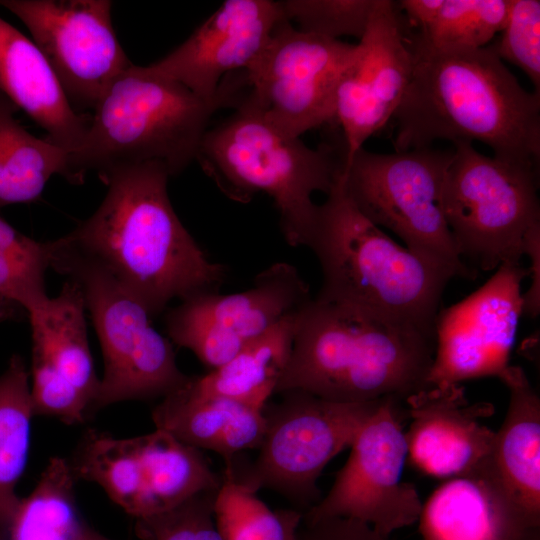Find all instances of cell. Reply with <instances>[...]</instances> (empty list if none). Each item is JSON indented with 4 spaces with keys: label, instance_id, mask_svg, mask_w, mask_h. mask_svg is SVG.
I'll list each match as a JSON object with an SVG mask.
<instances>
[{
    "label": "cell",
    "instance_id": "6da1fadb",
    "mask_svg": "<svg viewBox=\"0 0 540 540\" xmlns=\"http://www.w3.org/2000/svg\"><path fill=\"white\" fill-rule=\"evenodd\" d=\"M168 171L155 163L126 166L101 180L97 210L60 237L105 269L154 317L168 304L218 293L228 267L213 261L178 218L168 196Z\"/></svg>",
    "mask_w": 540,
    "mask_h": 540
},
{
    "label": "cell",
    "instance_id": "7a4b0ae2",
    "mask_svg": "<svg viewBox=\"0 0 540 540\" xmlns=\"http://www.w3.org/2000/svg\"><path fill=\"white\" fill-rule=\"evenodd\" d=\"M409 40L413 69L393 115L395 151L477 141L497 159L538 167L540 93L518 82L495 44L437 50L414 34Z\"/></svg>",
    "mask_w": 540,
    "mask_h": 540
},
{
    "label": "cell",
    "instance_id": "3957f363",
    "mask_svg": "<svg viewBox=\"0 0 540 540\" xmlns=\"http://www.w3.org/2000/svg\"><path fill=\"white\" fill-rule=\"evenodd\" d=\"M435 333L375 313L309 299L296 313L288 363L275 393L335 402L405 401L429 388Z\"/></svg>",
    "mask_w": 540,
    "mask_h": 540
},
{
    "label": "cell",
    "instance_id": "277c9868",
    "mask_svg": "<svg viewBox=\"0 0 540 540\" xmlns=\"http://www.w3.org/2000/svg\"><path fill=\"white\" fill-rule=\"evenodd\" d=\"M326 195L307 243L323 276L316 298L435 333L454 274L399 245L365 217L347 196L341 172Z\"/></svg>",
    "mask_w": 540,
    "mask_h": 540
},
{
    "label": "cell",
    "instance_id": "5b68a950",
    "mask_svg": "<svg viewBox=\"0 0 540 540\" xmlns=\"http://www.w3.org/2000/svg\"><path fill=\"white\" fill-rule=\"evenodd\" d=\"M221 107L132 63L93 109L81 146L69 154L67 181L80 184L89 171L102 179L146 163L179 174L196 160L209 120Z\"/></svg>",
    "mask_w": 540,
    "mask_h": 540
},
{
    "label": "cell",
    "instance_id": "8992f818",
    "mask_svg": "<svg viewBox=\"0 0 540 540\" xmlns=\"http://www.w3.org/2000/svg\"><path fill=\"white\" fill-rule=\"evenodd\" d=\"M343 159L327 146L314 149L300 137L283 134L244 107L208 128L196 157L230 199L246 203L258 193L272 198L281 232L292 247L307 246L319 205L313 195L331 190Z\"/></svg>",
    "mask_w": 540,
    "mask_h": 540
},
{
    "label": "cell",
    "instance_id": "52a82bcc",
    "mask_svg": "<svg viewBox=\"0 0 540 540\" xmlns=\"http://www.w3.org/2000/svg\"><path fill=\"white\" fill-rule=\"evenodd\" d=\"M49 246L50 267L79 287L102 349L104 374L91 415L121 401L163 398L182 386L189 376L147 310L105 269L60 238Z\"/></svg>",
    "mask_w": 540,
    "mask_h": 540
},
{
    "label": "cell",
    "instance_id": "ba28073f",
    "mask_svg": "<svg viewBox=\"0 0 540 540\" xmlns=\"http://www.w3.org/2000/svg\"><path fill=\"white\" fill-rule=\"evenodd\" d=\"M454 149L431 147L375 153L358 150L343 162V188L358 210L405 247L455 277H474L461 259L443 209L447 169Z\"/></svg>",
    "mask_w": 540,
    "mask_h": 540
},
{
    "label": "cell",
    "instance_id": "9c48e42d",
    "mask_svg": "<svg viewBox=\"0 0 540 540\" xmlns=\"http://www.w3.org/2000/svg\"><path fill=\"white\" fill-rule=\"evenodd\" d=\"M443 191L444 215L461 259L481 270L519 265L528 230L540 223L536 167L453 144Z\"/></svg>",
    "mask_w": 540,
    "mask_h": 540
},
{
    "label": "cell",
    "instance_id": "30bf717a",
    "mask_svg": "<svg viewBox=\"0 0 540 540\" xmlns=\"http://www.w3.org/2000/svg\"><path fill=\"white\" fill-rule=\"evenodd\" d=\"M356 44L309 34L283 19L259 57L237 79L224 81L235 90L231 106L259 114L278 131L301 137L335 120L339 81Z\"/></svg>",
    "mask_w": 540,
    "mask_h": 540
},
{
    "label": "cell",
    "instance_id": "8fae6325",
    "mask_svg": "<svg viewBox=\"0 0 540 540\" xmlns=\"http://www.w3.org/2000/svg\"><path fill=\"white\" fill-rule=\"evenodd\" d=\"M263 409L266 425L259 454L239 481L257 492L273 490L303 514L321 499L317 480L324 467L350 447L381 402H335L292 390ZM235 473V472H234Z\"/></svg>",
    "mask_w": 540,
    "mask_h": 540
},
{
    "label": "cell",
    "instance_id": "7c38bea8",
    "mask_svg": "<svg viewBox=\"0 0 540 540\" xmlns=\"http://www.w3.org/2000/svg\"><path fill=\"white\" fill-rule=\"evenodd\" d=\"M401 402L385 398L367 419L330 491L303 514L304 521L350 518L385 537L418 521L423 503L415 487L401 481L408 458Z\"/></svg>",
    "mask_w": 540,
    "mask_h": 540
},
{
    "label": "cell",
    "instance_id": "4fadbf2b",
    "mask_svg": "<svg viewBox=\"0 0 540 540\" xmlns=\"http://www.w3.org/2000/svg\"><path fill=\"white\" fill-rule=\"evenodd\" d=\"M30 31L73 107L94 109L132 63L112 25L109 0H0Z\"/></svg>",
    "mask_w": 540,
    "mask_h": 540
},
{
    "label": "cell",
    "instance_id": "5bb4252c",
    "mask_svg": "<svg viewBox=\"0 0 540 540\" xmlns=\"http://www.w3.org/2000/svg\"><path fill=\"white\" fill-rule=\"evenodd\" d=\"M311 299L309 285L293 265L276 262L250 288L181 301L165 315L168 338L192 351L211 370Z\"/></svg>",
    "mask_w": 540,
    "mask_h": 540
},
{
    "label": "cell",
    "instance_id": "9a60e30c",
    "mask_svg": "<svg viewBox=\"0 0 540 540\" xmlns=\"http://www.w3.org/2000/svg\"><path fill=\"white\" fill-rule=\"evenodd\" d=\"M526 276L520 264L500 265L475 292L439 310L429 387L503 373L523 314L521 282Z\"/></svg>",
    "mask_w": 540,
    "mask_h": 540
},
{
    "label": "cell",
    "instance_id": "2e32d148",
    "mask_svg": "<svg viewBox=\"0 0 540 540\" xmlns=\"http://www.w3.org/2000/svg\"><path fill=\"white\" fill-rule=\"evenodd\" d=\"M85 304L68 281L54 298L29 310L32 330L30 397L34 416L81 424L91 416L100 379L90 352Z\"/></svg>",
    "mask_w": 540,
    "mask_h": 540
},
{
    "label": "cell",
    "instance_id": "e0dca14e",
    "mask_svg": "<svg viewBox=\"0 0 540 540\" xmlns=\"http://www.w3.org/2000/svg\"><path fill=\"white\" fill-rule=\"evenodd\" d=\"M412 69L410 40L396 3L378 0L336 90L335 120L344 135V163L393 118Z\"/></svg>",
    "mask_w": 540,
    "mask_h": 540
},
{
    "label": "cell",
    "instance_id": "ac0fdd59",
    "mask_svg": "<svg viewBox=\"0 0 540 540\" xmlns=\"http://www.w3.org/2000/svg\"><path fill=\"white\" fill-rule=\"evenodd\" d=\"M283 19L281 2L227 0L182 44L144 67L154 75L183 85L204 101L225 107L219 93L222 80L246 70Z\"/></svg>",
    "mask_w": 540,
    "mask_h": 540
},
{
    "label": "cell",
    "instance_id": "d6986e66",
    "mask_svg": "<svg viewBox=\"0 0 540 540\" xmlns=\"http://www.w3.org/2000/svg\"><path fill=\"white\" fill-rule=\"evenodd\" d=\"M405 402L411 419L405 432L408 456L422 473L449 479L488 460L495 432L479 420L493 413L490 403L470 404L459 384L432 386Z\"/></svg>",
    "mask_w": 540,
    "mask_h": 540
},
{
    "label": "cell",
    "instance_id": "ffe728a7",
    "mask_svg": "<svg viewBox=\"0 0 540 540\" xmlns=\"http://www.w3.org/2000/svg\"><path fill=\"white\" fill-rule=\"evenodd\" d=\"M0 88L68 152L81 146L90 116L69 101L56 73L37 45L0 17Z\"/></svg>",
    "mask_w": 540,
    "mask_h": 540
},
{
    "label": "cell",
    "instance_id": "44dd1931",
    "mask_svg": "<svg viewBox=\"0 0 540 540\" xmlns=\"http://www.w3.org/2000/svg\"><path fill=\"white\" fill-rule=\"evenodd\" d=\"M423 540H518L533 529L494 480L487 461L449 478L422 505Z\"/></svg>",
    "mask_w": 540,
    "mask_h": 540
},
{
    "label": "cell",
    "instance_id": "7402d4cb",
    "mask_svg": "<svg viewBox=\"0 0 540 540\" xmlns=\"http://www.w3.org/2000/svg\"><path fill=\"white\" fill-rule=\"evenodd\" d=\"M498 378L510 399L487 466L525 521L540 528V398L519 366L509 365Z\"/></svg>",
    "mask_w": 540,
    "mask_h": 540
},
{
    "label": "cell",
    "instance_id": "603a6c76",
    "mask_svg": "<svg viewBox=\"0 0 540 540\" xmlns=\"http://www.w3.org/2000/svg\"><path fill=\"white\" fill-rule=\"evenodd\" d=\"M187 381L155 406L156 429L198 449L218 453L225 465L236 454L258 448L265 431L263 409L235 400L202 395Z\"/></svg>",
    "mask_w": 540,
    "mask_h": 540
},
{
    "label": "cell",
    "instance_id": "cb8c5ba5",
    "mask_svg": "<svg viewBox=\"0 0 540 540\" xmlns=\"http://www.w3.org/2000/svg\"><path fill=\"white\" fill-rule=\"evenodd\" d=\"M296 313L246 344L236 355L203 376H190L199 394L223 397L264 409L288 363Z\"/></svg>",
    "mask_w": 540,
    "mask_h": 540
},
{
    "label": "cell",
    "instance_id": "d4e9b609",
    "mask_svg": "<svg viewBox=\"0 0 540 540\" xmlns=\"http://www.w3.org/2000/svg\"><path fill=\"white\" fill-rule=\"evenodd\" d=\"M136 438L145 482L142 518L165 512L197 494L220 488L222 475L211 469L200 449L159 429Z\"/></svg>",
    "mask_w": 540,
    "mask_h": 540
},
{
    "label": "cell",
    "instance_id": "484cf974",
    "mask_svg": "<svg viewBox=\"0 0 540 540\" xmlns=\"http://www.w3.org/2000/svg\"><path fill=\"white\" fill-rule=\"evenodd\" d=\"M0 88V206L37 199L53 175L69 177V153L30 134Z\"/></svg>",
    "mask_w": 540,
    "mask_h": 540
},
{
    "label": "cell",
    "instance_id": "4316f807",
    "mask_svg": "<svg viewBox=\"0 0 540 540\" xmlns=\"http://www.w3.org/2000/svg\"><path fill=\"white\" fill-rule=\"evenodd\" d=\"M396 5L429 47L470 50L487 46L503 30L509 0H402Z\"/></svg>",
    "mask_w": 540,
    "mask_h": 540
},
{
    "label": "cell",
    "instance_id": "83f0119b",
    "mask_svg": "<svg viewBox=\"0 0 540 540\" xmlns=\"http://www.w3.org/2000/svg\"><path fill=\"white\" fill-rule=\"evenodd\" d=\"M33 417L30 375L14 355L0 374V540H7L20 501L15 488L27 464Z\"/></svg>",
    "mask_w": 540,
    "mask_h": 540
},
{
    "label": "cell",
    "instance_id": "f1b7e54d",
    "mask_svg": "<svg viewBox=\"0 0 540 540\" xmlns=\"http://www.w3.org/2000/svg\"><path fill=\"white\" fill-rule=\"evenodd\" d=\"M78 480L100 485L106 494L135 519L144 516L145 482L137 438H114L87 430L68 460Z\"/></svg>",
    "mask_w": 540,
    "mask_h": 540
},
{
    "label": "cell",
    "instance_id": "f546056e",
    "mask_svg": "<svg viewBox=\"0 0 540 540\" xmlns=\"http://www.w3.org/2000/svg\"><path fill=\"white\" fill-rule=\"evenodd\" d=\"M68 460L53 457L32 492L20 498L7 540H79L86 526Z\"/></svg>",
    "mask_w": 540,
    "mask_h": 540
},
{
    "label": "cell",
    "instance_id": "4dcf8cb0",
    "mask_svg": "<svg viewBox=\"0 0 540 540\" xmlns=\"http://www.w3.org/2000/svg\"><path fill=\"white\" fill-rule=\"evenodd\" d=\"M214 516L223 540H297L303 521L295 508L270 509L237 479L233 464L225 465Z\"/></svg>",
    "mask_w": 540,
    "mask_h": 540
},
{
    "label": "cell",
    "instance_id": "1f68e13d",
    "mask_svg": "<svg viewBox=\"0 0 540 540\" xmlns=\"http://www.w3.org/2000/svg\"><path fill=\"white\" fill-rule=\"evenodd\" d=\"M378 0H287L282 1L285 18L300 31L339 40L365 33Z\"/></svg>",
    "mask_w": 540,
    "mask_h": 540
},
{
    "label": "cell",
    "instance_id": "d6a6232c",
    "mask_svg": "<svg viewBox=\"0 0 540 540\" xmlns=\"http://www.w3.org/2000/svg\"><path fill=\"white\" fill-rule=\"evenodd\" d=\"M50 267L49 242L29 239L0 254V304L18 305L27 312L44 302L45 272Z\"/></svg>",
    "mask_w": 540,
    "mask_h": 540
},
{
    "label": "cell",
    "instance_id": "836d02e7",
    "mask_svg": "<svg viewBox=\"0 0 540 540\" xmlns=\"http://www.w3.org/2000/svg\"><path fill=\"white\" fill-rule=\"evenodd\" d=\"M217 491L197 494L170 510L136 519L138 537L143 540H223L214 516Z\"/></svg>",
    "mask_w": 540,
    "mask_h": 540
},
{
    "label": "cell",
    "instance_id": "e575fe53",
    "mask_svg": "<svg viewBox=\"0 0 540 540\" xmlns=\"http://www.w3.org/2000/svg\"><path fill=\"white\" fill-rule=\"evenodd\" d=\"M501 37L494 43L500 59L520 68L540 93V1L509 0Z\"/></svg>",
    "mask_w": 540,
    "mask_h": 540
},
{
    "label": "cell",
    "instance_id": "d590c367",
    "mask_svg": "<svg viewBox=\"0 0 540 540\" xmlns=\"http://www.w3.org/2000/svg\"><path fill=\"white\" fill-rule=\"evenodd\" d=\"M297 540H388L371 526L344 517L302 521Z\"/></svg>",
    "mask_w": 540,
    "mask_h": 540
},
{
    "label": "cell",
    "instance_id": "8d00e7d4",
    "mask_svg": "<svg viewBox=\"0 0 540 540\" xmlns=\"http://www.w3.org/2000/svg\"><path fill=\"white\" fill-rule=\"evenodd\" d=\"M523 255H527L530 260L528 276L531 277V283L522 294V312L535 318L540 312V223L533 225L526 233Z\"/></svg>",
    "mask_w": 540,
    "mask_h": 540
},
{
    "label": "cell",
    "instance_id": "74e56055",
    "mask_svg": "<svg viewBox=\"0 0 540 540\" xmlns=\"http://www.w3.org/2000/svg\"><path fill=\"white\" fill-rule=\"evenodd\" d=\"M29 239L0 217V254L24 245Z\"/></svg>",
    "mask_w": 540,
    "mask_h": 540
},
{
    "label": "cell",
    "instance_id": "f35d334b",
    "mask_svg": "<svg viewBox=\"0 0 540 540\" xmlns=\"http://www.w3.org/2000/svg\"><path fill=\"white\" fill-rule=\"evenodd\" d=\"M79 540H112L97 532L86 524Z\"/></svg>",
    "mask_w": 540,
    "mask_h": 540
},
{
    "label": "cell",
    "instance_id": "ab89813d",
    "mask_svg": "<svg viewBox=\"0 0 540 540\" xmlns=\"http://www.w3.org/2000/svg\"><path fill=\"white\" fill-rule=\"evenodd\" d=\"M518 540H540V528L531 530Z\"/></svg>",
    "mask_w": 540,
    "mask_h": 540
},
{
    "label": "cell",
    "instance_id": "60d3db41",
    "mask_svg": "<svg viewBox=\"0 0 540 540\" xmlns=\"http://www.w3.org/2000/svg\"><path fill=\"white\" fill-rule=\"evenodd\" d=\"M9 309L0 304V319H3L8 316Z\"/></svg>",
    "mask_w": 540,
    "mask_h": 540
}]
</instances>
